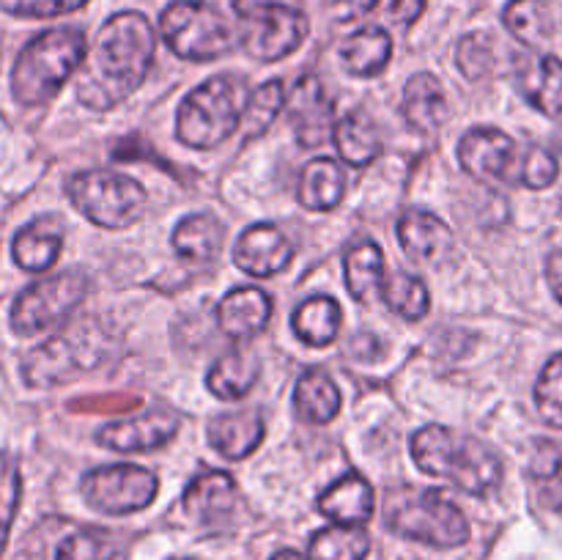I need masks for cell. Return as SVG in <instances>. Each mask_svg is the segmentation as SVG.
Listing matches in <instances>:
<instances>
[{"label":"cell","mask_w":562,"mask_h":560,"mask_svg":"<svg viewBox=\"0 0 562 560\" xmlns=\"http://www.w3.org/2000/svg\"><path fill=\"white\" fill-rule=\"evenodd\" d=\"M263 439V417L256 410L225 412L209 423V443L223 459H247Z\"/></svg>","instance_id":"cell-19"},{"label":"cell","mask_w":562,"mask_h":560,"mask_svg":"<svg viewBox=\"0 0 562 560\" xmlns=\"http://www.w3.org/2000/svg\"><path fill=\"white\" fill-rule=\"evenodd\" d=\"M291 258H294V245L272 223L250 225L234 247V264L252 278H272L283 272Z\"/></svg>","instance_id":"cell-15"},{"label":"cell","mask_w":562,"mask_h":560,"mask_svg":"<svg viewBox=\"0 0 562 560\" xmlns=\"http://www.w3.org/2000/svg\"><path fill=\"white\" fill-rule=\"evenodd\" d=\"M258 377H261V360L252 351L234 349L214 360V366L206 373V384L217 399L236 401L245 399L256 388Z\"/></svg>","instance_id":"cell-27"},{"label":"cell","mask_w":562,"mask_h":560,"mask_svg":"<svg viewBox=\"0 0 562 560\" xmlns=\"http://www.w3.org/2000/svg\"><path fill=\"white\" fill-rule=\"evenodd\" d=\"M398 242L412 261L426 264V267H442L456 250V239L445 220L420 209L401 214Z\"/></svg>","instance_id":"cell-16"},{"label":"cell","mask_w":562,"mask_h":560,"mask_svg":"<svg viewBox=\"0 0 562 560\" xmlns=\"http://www.w3.org/2000/svg\"><path fill=\"white\" fill-rule=\"evenodd\" d=\"M88 0H0V9L14 16H33V20H49V16L69 14L82 9Z\"/></svg>","instance_id":"cell-42"},{"label":"cell","mask_w":562,"mask_h":560,"mask_svg":"<svg viewBox=\"0 0 562 560\" xmlns=\"http://www.w3.org/2000/svg\"><path fill=\"white\" fill-rule=\"evenodd\" d=\"M560 176V163L558 154L549 152L543 146H530L525 157L519 159V173L516 181L527 187V190H547L558 181Z\"/></svg>","instance_id":"cell-41"},{"label":"cell","mask_w":562,"mask_h":560,"mask_svg":"<svg viewBox=\"0 0 562 560\" xmlns=\"http://www.w3.org/2000/svg\"><path fill=\"white\" fill-rule=\"evenodd\" d=\"M88 53V42L77 27H55L38 33L33 42L16 55L11 71V93L25 108H42L58 97L60 88L69 82L82 66Z\"/></svg>","instance_id":"cell-3"},{"label":"cell","mask_w":562,"mask_h":560,"mask_svg":"<svg viewBox=\"0 0 562 560\" xmlns=\"http://www.w3.org/2000/svg\"><path fill=\"white\" fill-rule=\"evenodd\" d=\"M247 88L239 77H209L187 93L176 113V135L190 148H217L241 124Z\"/></svg>","instance_id":"cell-5"},{"label":"cell","mask_w":562,"mask_h":560,"mask_svg":"<svg viewBox=\"0 0 562 560\" xmlns=\"http://www.w3.org/2000/svg\"><path fill=\"white\" fill-rule=\"evenodd\" d=\"M159 492V481L151 470L137 464H110L82 475V497L93 511L110 516L135 514L148 508Z\"/></svg>","instance_id":"cell-11"},{"label":"cell","mask_w":562,"mask_h":560,"mask_svg":"<svg viewBox=\"0 0 562 560\" xmlns=\"http://www.w3.org/2000/svg\"><path fill=\"white\" fill-rule=\"evenodd\" d=\"M346 269V289L355 296L360 305L376 300V294L382 291L384 280V256L382 247L373 239H362L357 245L349 247L344 258Z\"/></svg>","instance_id":"cell-29"},{"label":"cell","mask_w":562,"mask_h":560,"mask_svg":"<svg viewBox=\"0 0 562 560\" xmlns=\"http://www.w3.org/2000/svg\"><path fill=\"white\" fill-rule=\"evenodd\" d=\"M503 22L527 47H541L554 33L552 9L543 0H510L503 11Z\"/></svg>","instance_id":"cell-32"},{"label":"cell","mask_w":562,"mask_h":560,"mask_svg":"<svg viewBox=\"0 0 562 560\" xmlns=\"http://www.w3.org/2000/svg\"><path fill=\"white\" fill-rule=\"evenodd\" d=\"M340 404H344L340 390L327 371H322V368H307L302 373L294 390V410L302 421L324 426V423L338 417Z\"/></svg>","instance_id":"cell-25"},{"label":"cell","mask_w":562,"mask_h":560,"mask_svg":"<svg viewBox=\"0 0 562 560\" xmlns=\"http://www.w3.org/2000/svg\"><path fill=\"white\" fill-rule=\"evenodd\" d=\"M104 329L93 318L69 324L64 333L38 344L22 362V379L31 388H55L91 371L104 357Z\"/></svg>","instance_id":"cell-6"},{"label":"cell","mask_w":562,"mask_h":560,"mask_svg":"<svg viewBox=\"0 0 562 560\" xmlns=\"http://www.w3.org/2000/svg\"><path fill=\"white\" fill-rule=\"evenodd\" d=\"M69 198L93 225L126 228L146 212L148 195L140 181L115 170H82L69 179Z\"/></svg>","instance_id":"cell-7"},{"label":"cell","mask_w":562,"mask_h":560,"mask_svg":"<svg viewBox=\"0 0 562 560\" xmlns=\"http://www.w3.org/2000/svg\"><path fill=\"white\" fill-rule=\"evenodd\" d=\"M379 0H324V5H327L329 16L338 22H355L360 20L362 14H368V11L376 9Z\"/></svg>","instance_id":"cell-43"},{"label":"cell","mask_w":562,"mask_h":560,"mask_svg":"<svg viewBox=\"0 0 562 560\" xmlns=\"http://www.w3.org/2000/svg\"><path fill=\"white\" fill-rule=\"evenodd\" d=\"M340 318H344V311H340L333 296H307L294 311L291 327H294L296 338L302 344L322 349V346H329L338 338Z\"/></svg>","instance_id":"cell-31"},{"label":"cell","mask_w":562,"mask_h":560,"mask_svg":"<svg viewBox=\"0 0 562 560\" xmlns=\"http://www.w3.org/2000/svg\"><path fill=\"white\" fill-rule=\"evenodd\" d=\"M179 412L154 410L146 415L130 417L104 426L97 434V443L115 453H143V450H157L176 437L179 432Z\"/></svg>","instance_id":"cell-14"},{"label":"cell","mask_w":562,"mask_h":560,"mask_svg":"<svg viewBox=\"0 0 562 560\" xmlns=\"http://www.w3.org/2000/svg\"><path fill=\"white\" fill-rule=\"evenodd\" d=\"M140 404L137 399H130V395H113V399H86V401H75L71 410H82V412H126L135 410Z\"/></svg>","instance_id":"cell-44"},{"label":"cell","mask_w":562,"mask_h":560,"mask_svg":"<svg viewBox=\"0 0 562 560\" xmlns=\"http://www.w3.org/2000/svg\"><path fill=\"white\" fill-rule=\"evenodd\" d=\"M547 280H549V289H552L554 300L562 305V245H558L552 253H549Z\"/></svg>","instance_id":"cell-46"},{"label":"cell","mask_w":562,"mask_h":560,"mask_svg":"<svg viewBox=\"0 0 562 560\" xmlns=\"http://www.w3.org/2000/svg\"><path fill=\"white\" fill-rule=\"evenodd\" d=\"M560 148H562V135H560Z\"/></svg>","instance_id":"cell-48"},{"label":"cell","mask_w":562,"mask_h":560,"mask_svg":"<svg viewBox=\"0 0 562 560\" xmlns=\"http://www.w3.org/2000/svg\"><path fill=\"white\" fill-rule=\"evenodd\" d=\"M241 20L239 42L247 55L272 64L294 53L307 38V16L280 0H234Z\"/></svg>","instance_id":"cell-8"},{"label":"cell","mask_w":562,"mask_h":560,"mask_svg":"<svg viewBox=\"0 0 562 560\" xmlns=\"http://www.w3.org/2000/svg\"><path fill=\"white\" fill-rule=\"evenodd\" d=\"M22 497V475H20V461L9 453L0 450V558L9 544L11 525L16 519Z\"/></svg>","instance_id":"cell-37"},{"label":"cell","mask_w":562,"mask_h":560,"mask_svg":"<svg viewBox=\"0 0 562 560\" xmlns=\"http://www.w3.org/2000/svg\"><path fill=\"white\" fill-rule=\"evenodd\" d=\"M346 195V170L335 159L316 157L302 168L300 203L311 212H329Z\"/></svg>","instance_id":"cell-26"},{"label":"cell","mask_w":562,"mask_h":560,"mask_svg":"<svg viewBox=\"0 0 562 560\" xmlns=\"http://www.w3.org/2000/svg\"><path fill=\"white\" fill-rule=\"evenodd\" d=\"M157 53L154 27L140 11H121L99 31L97 44L80 66L77 97L91 110H113L146 82Z\"/></svg>","instance_id":"cell-1"},{"label":"cell","mask_w":562,"mask_h":560,"mask_svg":"<svg viewBox=\"0 0 562 560\" xmlns=\"http://www.w3.org/2000/svg\"><path fill=\"white\" fill-rule=\"evenodd\" d=\"M272 318V300L258 285H241L228 291L217 305V324L228 338L250 340L263 333Z\"/></svg>","instance_id":"cell-17"},{"label":"cell","mask_w":562,"mask_h":560,"mask_svg":"<svg viewBox=\"0 0 562 560\" xmlns=\"http://www.w3.org/2000/svg\"><path fill=\"white\" fill-rule=\"evenodd\" d=\"M382 296L390 305V311L398 313L406 322H420L428 313V307H431L428 285L417 275L404 272V269H395V272L384 275Z\"/></svg>","instance_id":"cell-33"},{"label":"cell","mask_w":562,"mask_h":560,"mask_svg":"<svg viewBox=\"0 0 562 560\" xmlns=\"http://www.w3.org/2000/svg\"><path fill=\"white\" fill-rule=\"evenodd\" d=\"M456 64L467 80H483L497 66V47L486 33H470L456 47Z\"/></svg>","instance_id":"cell-38"},{"label":"cell","mask_w":562,"mask_h":560,"mask_svg":"<svg viewBox=\"0 0 562 560\" xmlns=\"http://www.w3.org/2000/svg\"><path fill=\"white\" fill-rule=\"evenodd\" d=\"M519 91L549 119H562V60L554 55H532L519 64Z\"/></svg>","instance_id":"cell-18"},{"label":"cell","mask_w":562,"mask_h":560,"mask_svg":"<svg viewBox=\"0 0 562 560\" xmlns=\"http://www.w3.org/2000/svg\"><path fill=\"white\" fill-rule=\"evenodd\" d=\"M536 406L541 412L543 423L562 428V355H554L543 366L541 377L536 382Z\"/></svg>","instance_id":"cell-40"},{"label":"cell","mask_w":562,"mask_h":560,"mask_svg":"<svg viewBox=\"0 0 562 560\" xmlns=\"http://www.w3.org/2000/svg\"><path fill=\"white\" fill-rule=\"evenodd\" d=\"M371 549V538L357 525L324 527L313 536L311 558L313 560H366Z\"/></svg>","instance_id":"cell-34"},{"label":"cell","mask_w":562,"mask_h":560,"mask_svg":"<svg viewBox=\"0 0 562 560\" xmlns=\"http://www.w3.org/2000/svg\"><path fill=\"white\" fill-rule=\"evenodd\" d=\"M159 31H162L165 44L179 58L198 60V64L220 58L234 47V31L225 16L203 0L170 3L159 16Z\"/></svg>","instance_id":"cell-9"},{"label":"cell","mask_w":562,"mask_h":560,"mask_svg":"<svg viewBox=\"0 0 562 560\" xmlns=\"http://www.w3.org/2000/svg\"><path fill=\"white\" fill-rule=\"evenodd\" d=\"M285 113L302 148H316L333 137L335 108L327 97V88L316 75H305L294 82Z\"/></svg>","instance_id":"cell-13"},{"label":"cell","mask_w":562,"mask_h":560,"mask_svg":"<svg viewBox=\"0 0 562 560\" xmlns=\"http://www.w3.org/2000/svg\"><path fill=\"white\" fill-rule=\"evenodd\" d=\"M423 9H426V0H393L390 14H393V20L398 25H412L423 14Z\"/></svg>","instance_id":"cell-45"},{"label":"cell","mask_w":562,"mask_h":560,"mask_svg":"<svg viewBox=\"0 0 562 560\" xmlns=\"http://www.w3.org/2000/svg\"><path fill=\"white\" fill-rule=\"evenodd\" d=\"M283 99H285V86L283 80H269L263 82L258 91H252L247 97L245 113H241V124L245 126L247 137H258L274 124V119L283 110Z\"/></svg>","instance_id":"cell-36"},{"label":"cell","mask_w":562,"mask_h":560,"mask_svg":"<svg viewBox=\"0 0 562 560\" xmlns=\"http://www.w3.org/2000/svg\"><path fill=\"white\" fill-rule=\"evenodd\" d=\"M532 483L538 486V497L549 508L562 511V445L541 443L530 464Z\"/></svg>","instance_id":"cell-35"},{"label":"cell","mask_w":562,"mask_h":560,"mask_svg":"<svg viewBox=\"0 0 562 560\" xmlns=\"http://www.w3.org/2000/svg\"><path fill=\"white\" fill-rule=\"evenodd\" d=\"M373 505H376V500H373L371 483L357 472L340 478L318 497V511L335 525L362 527L373 516Z\"/></svg>","instance_id":"cell-20"},{"label":"cell","mask_w":562,"mask_h":560,"mask_svg":"<svg viewBox=\"0 0 562 560\" xmlns=\"http://www.w3.org/2000/svg\"><path fill=\"white\" fill-rule=\"evenodd\" d=\"M519 159L514 137L494 126H475L459 143L461 168L483 184L516 181L514 170H519Z\"/></svg>","instance_id":"cell-12"},{"label":"cell","mask_w":562,"mask_h":560,"mask_svg":"<svg viewBox=\"0 0 562 560\" xmlns=\"http://www.w3.org/2000/svg\"><path fill=\"white\" fill-rule=\"evenodd\" d=\"M55 560H119V544L102 530H77L60 541Z\"/></svg>","instance_id":"cell-39"},{"label":"cell","mask_w":562,"mask_h":560,"mask_svg":"<svg viewBox=\"0 0 562 560\" xmlns=\"http://www.w3.org/2000/svg\"><path fill=\"white\" fill-rule=\"evenodd\" d=\"M384 525L395 536L439 549H453L470 541V522L464 511L437 489H390L384 500Z\"/></svg>","instance_id":"cell-4"},{"label":"cell","mask_w":562,"mask_h":560,"mask_svg":"<svg viewBox=\"0 0 562 560\" xmlns=\"http://www.w3.org/2000/svg\"><path fill=\"white\" fill-rule=\"evenodd\" d=\"M236 505V483L228 472H206L195 478L184 492V508L192 519H223Z\"/></svg>","instance_id":"cell-28"},{"label":"cell","mask_w":562,"mask_h":560,"mask_svg":"<svg viewBox=\"0 0 562 560\" xmlns=\"http://www.w3.org/2000/svg\"><path fill=\"white\" fill-rule=\"evenodd\" d=\"M404 119L417 132H437L448 119V97L442 82L428 71L412 77L404 88Z\"/></svg>","instance_id":"cell-22"},{"label":"cell","mask_w":562,"mask_h":560,"mask_svg":"<svg viewBox=\"0 0 562 560\" xmlns=\"http://www.w3.org/2000/svg\"><path fill=\"white\" fill-rule=\"evenodd\" d=\"M173 250L187 261H214L223 250L225 225L214 214H190L173 228Z\"/></svg>","instance_id":"cell-30"},{"label":"cell","mask_w":562,"mask_h":560,"mask_svg":"<svg viewBox=\"0 0 562 560\" xmlns=\"http://www.w3.org/2000/svg\"><path fill=\"white\" fill-rule=\"evenodd\" d=\"M335 148L351 168H368L382 154V132L366 110H351L335 124Z\"/></svg>","instance_id":"cell-23"},{"label":"cell","mask_w":562,"mask_h":560,"mask_svg":"<svg viewBox=\"0 0 562 560\" xmlns=\"http://www.w3.org/2000/svg\"><path fill=\"white\" fill-rule=\"evenodd\" d=\"M393 58V38L384 27L368 25L340 44V64L355 77H376Z\"/></svg>","instance_id":"cell-24"},{"label":"cell","mask_w":562,"mask_h":560,"mask_svg":"<svg viewBox=\"0 0 562 560\" xmlns=\"http://www.w3.org/2000/svg\"><path fill=\"white\" fill-rule=\"evenodd\" d=\"M412 459L426 475L442 478L461 492L486 497L503 483V459L483 439L448 426H426L412 434Z\"/></svg>","instance_id":"cell-2"},{"label":"cell","mask_w":562,"mask_h":560,"mask_svg":"<svg viewBox=\"0 0 562 560\" xmlns=\"http://www.w3.org/2000/svg\"><path fill=\"white\" fill-rule=\"evenodd\" d=\"M88 294V278L80 269H66L47 280L27 285L11 307V329L16 335H36L60 327L80 307Z\"/></svg>","instance_id":"cell-10"},{"label":"cell","mask_w":562,"mask_h":560,"mask_svg":"<svg viewBox=\"0 0 562 560\" xmlns=\"http://www.w3.org/2000/svg\"><path fill=\"white\" fill-rule=\"evenodd\" d=\"M272 560H307V558H305V555L296 552V549H283V552L274 555Z\"/></svg>","instance_id":"cell-47"},{"label":"cell","mask_w":562,"mask_h":560,"mask_svg":"<svg viewBox=\"0 0 562 560\" xmlns=\"http://www.w3.org/2000/svg\"><path fill=\"white\" fill-rule=\"evenodd\" d=\"M60 247H64L60 225L53 217H42L16 231L11 253H14L16 267L25 272H47L58 261Z\"/></svg>","instance_id":"cell-21"}]
</instances>
